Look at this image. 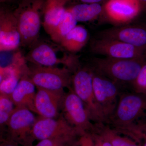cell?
<instances>
[{"mask_svg": "<svg viewBox=\"0 0 146 146\" xmlns=\"http://www.w3.org/2000/svg\"><path fill=\"white\" fill-rule=\"evenodd\" d=\"M45 2V0H22L13 11L22 46L31 47L38 41Z\"/></svg>", "mask_w": 146, "mask_h": 146, "instance_id": "cell-1", "label": "cell"}, {"mask_svg": "<svg viewBox=\"0 0 146 146\" xmlns=\"http://www.w3.org/2000/svg\"><path fill=\"white\" fill-rule=\"evenodd\" d=\"M146 115V95L133 91L121 94L108 123L119 131L133 125Z\"/></svg>", "mask_w": 146, "mask_h": 146, "instance_id": "cell-2", "label": "cell"}, {"mask_svg": "<svg viewBox=\"0 0 146 146\" xmlns=\"http://www.w3.org/2000/svg\"><path fill=\"white\" fill-rule=\"evenodd\" d=\"M142 59L96 58L94 65L99 74L116 83H130L136 79L145 63Z\"/></svg>", "mask_w": 146, "mask_h": 146, "instance_id": "cell-3", "label": "cell"}, {"mask_svg": "<svg viewBox=\"0 0 146 146\" xmlns=\"http://www.w3.org/2000/svg\"><path fill=\"white\" fill-rule=\"evenodd\" d=\"M72 88L85 105L92 121L94 123H107L94 95L91 70L85 68L76 69L72 75Z\"/></svg>", "mask_w": 146, "mask_h": 146, "instance_id": "cell-4", "label": "cell"}, {"mask_svg": "<svg viewBox=\"0 0 146 146\" xmlns=\"http://www.w3.org/2000/svg\"><path fill=\"white\" fill-rule=\"evenodd\" d=\"M28 76L37 88L64 91L72 88L71 70L67 67H46L33 65L28 67Z\"/></svg>", "mask_w": 146, "mask_h": 146, "instance_id": "cell-5", "label": "cell"}, {"mask_svg": "<svg viewBox=\"0 0 146 146\" xmlns=\"http://www.w3.org/2000/svg\"><path fill=\"white\" fill-rule=\"evenodd\" d=\"M61 110L63 117L76 129L79 136L94 131L95 124L91 122L85 105L72 88L64 95Z\"/></svg>", "mask_w": 146, "mask_h": 146, "instance_id": "cell-6", "label": "cell"}, {"mask_svg": "<svg viewBox=\"0 0 146 146\" xmlns=\"http://www.w3.org/2000/svg\"><path fill=\"white\" fill-rule=\"evenodd\" d=\"M25 106H15L6 127L9 138L23 146H33L31 133L36 118Z\"/></svg>", "mask_w": 146, "mask_h": 146, "instance_id": "cell-7", "label": "cell"}, {"mask_svg": "<svg viewBox=\"0 0 146 146\" xmlns=\"http://www.w3.org/2000/svg\"><path fill=\"white\" fill-rule=\"evenodd\" d=\"M33 143L49 138L68 137L77 139V131L65 120L62 115L57 118H36L31 133Z\"/></svg>", "mask_w": 146, "mask_h": 146, "instance_id": "cell-8", "label": "cell"}, {"mask_svg": "<svg viewBox=\"0 0 146 146\" xmlns=\"http://www.w3.org/2000/svg\"><path fill=\"white\" fill-rule=\"evenodd\" d=\"M29 51L25 58L33 65L56 67L58 64H63L65 67L72 70L76 67V60L73 56L66 55L60 57L57 53L58 48L46 42H37L32 45Z\"/></svg>", "mask_w": 146, "mask_h": 146, "instance_id": "cell-9", "label": "cell"}, {"mask_svg": "<svg viewBox=\"0 0 146 146\" xmlns=\"http://www.w3.org/2000/svg\"><path fill=\"white\" fill-rule=\"evenodd\" d=\"M93 86L97 102L108 123L115 111L119 98L117 84L92 72Z\"/></svg>", "mask_w": 146, "mask_h": 146, "instance_id": "cell-10", "label": "cell"}, {"mask_svg": "<svg viewBox=\"0 0 146 146\" xmlns=\"http://www.w3.org/2000/svg\"><path fill=\"white\" fill-rule=\"evenodd\" d=\"M91 49L96 53L116 59L145 58L146 50L117 40L101 38L94 41Z\"/></svg>", "mask_w": 146, "mask_h": 146, "instance_id": "cell-11", "label": "cell"}, {"mask_svg": "<svg viewBox=\"0 0 146 146\" xmlns=\"http://www.w3.org/2000/svg\"><path fill=\"white\" fill-rule=\"evenodd\" d=\"M21 40L13 11L8 9H0V51H9L18 48Z\"/></svg>", "mask_w": 146, "mask_h": 146, "instance_id": "cell-12", "label": "cell"}, {"mask_svg": "<svg viewBox=\"0 0 146 146\" xmlns=\"http://www.w3.org/2000/svg\"><path fill=\"white\" fill-rule=\"evenodd\" d=\"M35 98L34 112L39 117L46 118H57L60 117L64 91H51L37 88Z\"/></svg>", "mask_w": 146, "mask_h": 146, "instance_id": "cell-13", "label": "cell"}, {"mask_svg": "<svg viewBox=\"0 0 146 146\" xmlns=\"http://www.w3.org/2000/svg\"><path fill=\"white\" fill-rule=\"evenodd\" d=\"M106 15L110 21L118 24L133 21L141 11L138 0H108L104 6Z\"/></svg>", "mask_w": 146, "mask_h": 146, "instance_id": "cell-14", "label": "cell"}, {"mask_svg": "<svg viewBox=\"0 0 146 146\" xmlns=\"http://www.w3.org/2000/svg\"><path fill=\"white\" fill-rule=\"evenodd\" d=\"M101 38L117 40L146 50V30L140 27L112 28L102 32Z\"/></svg>", "mask_w": 146, "mask_h": 146, "instance_id": "cell-15", "label": "cell"}, {"mask_svg": "<svg viewBox=\"0 0 146 146\" xmlns=\"http://www.w3.org/2000/svg\"><path fill=\"white\" fill-rule=\"evenodd\" d=\"M35 87L27 73L22 76L16 88L9 96L14 106H25L34 112Z\"/></svg>", "mask_w": 146, "mask_h": 146, "instance_id": "cell-16", "label": "cell"}, {"mask_svg": "<svg viewBox=\"0 0 146 146\" xmlns=\"http://www.w3.org/2000/svg\"><path fill=\"white\" fill-rule=\"evenodd\" d=\"M68 0H45L42 25L49 35L62 18L67 8Z\"/></svg>", "mask_w": 146, "mask_h": 146, "instance_id": "cell-17", "label": "cell"}, {"mask_svg": "<svg viewBox=\"0 0 146 146\" xmlns=\"http://www.w3.org/2000/svg\"><path fill=\"white\" fill-rule=\"evenodd\" d=\"M89 39L88 31L81 25H76L63 38L60 43L65 50L72 53L79 52Z\"/></svg>", "mask_w": 146, "mask_h": 146, "instance_id": "cell-18", "label": "cell"}, {"mask_svg": "<svg viewBox=\"0 0 146 146\" xmlns=\"http://www.w3.org/2000/svg\"><path fill=\"white\" fill-rule=\"evenodd\" d=\"M94 124V133L108 141L112 146H141L131 138L121 136L118 131L106 125L104 123Z\"/></svg>", "mask_w": 146, "mask_h": 146, "instance_id": "cell-19", "label": "cell"}, {"mask_svg": "<svg viewBox=\"0 0 146 146\" xmlns=\"http://www.w3.org/2000/svg\"><path fill=\"white\" fill-rule=\"evenodd\" d=\"M78 22H89L98 18L102 11L99 3H83L76 5L67 9Z\"/></svg>", "mask_w": 146, "mask_h": 146, "instance_id": "cell-20", "label": "cell"}, {"mask_svg": "<svg viewBox=\"0 0 146 146\" xmlns=\"http://www.w3.org/2000/svg\"><path fill=\"white\" fill-rule=\"evenodd\" d=\"M78 21L67 9L57 25L49 35L54 42L60 44L67 34L77 25Z\"/></svg>", "mask_w": 146, "mask_h": 146, "instance_id": "cell-21", "label": "cell"}, {"mask_svg": "<svg viewBox=\"0 0 146 146\" xmlns=\"http://www.w3.org/2000/svg\"><path fill=\"white\" fill-rule=\"evenodd\" d=\"M137 142L141 146H146V122L139 121L129 127L119 131Z\"/></svg>", "mask_w": 146, "mask_h": 146, "instance_id": "cell-22", "label": "cell"}, {"mask_svg": "<svg viewBox=\"0 0 146 146\" xmlns=\"http://www.w3.org/2000/svg\"><path fill=\"white\" fill-rule=\"evenodd\" d=\"M13 102L9 96L1 94L0 95V126L1 129L6 127L9 118L13 112Z\"/></svg>", "mask_w": 146, "mask_h": 146, "instance_id": "cell-23", "label": "cell"}, {"mask_svg": "<svg viewBox=\"0 0 146 146\" xmlns=\"http://www.w3.org/2000/svg\"><path fill=\"white\" fill-rule=\"evenodd\" d=\"M77 139L68 137L49 138L39 141L33 146H64L68 144H74Z\"/></svg>", "mask_w": 146, "mask_h": 146, "instance_id": "cell-24", "label": "cell"}, {"mask_svg": "<svg viewBox=\"0 0 146 146\" xmlns=\"http://www.w3.org/2000/svg\"><path fill=\"white\" fill-rule=\"evenodd\" d=\"M134 92L146 95V63L132 84Z\"/></svg>", "mask_w": 146, "mask_h": 146, "instance_id": "cell-25", "label": "cell"}, {"mask_svg": "<svg viewBox=\"0 0 146 146\" xmlns=\"http://www.w3.org/2000/svg\"><path fill=\"white\" fill-rule=\"evenodd\" d=\"M74 146H98L93 132H86L78 136Z\"/></svg>", "mask_w": 146, "mask_h": 146, "instance_id": "cell-26", "label": "cell"}, {"mask_svg": "<svg viewBox=\"0 0 146 146\" xmlns=\"http://www.w3.org/2000/svg\"><path fill=\"white\" fill-rule=\"evenodd\" d=\"M19 144L9 138H1L0 146H19Z\"/></svg>", "mask_w": 146, "mask_h": 146, "instance_id": "cell-27", "label": "cell"}, {"mask_svg": "<svg viewBox=\"0 0 146 146\" xmlns=\"http://www.w3.org/2000/svg\"><path fill=\"white\" fill-rule=\"evenodd\" d=\"M96 138L98 146H112L108 141L100 137L96 133H94Z\"/></svg>", "mask_w": 146, "mask_h": 146, "instance_id": "cell-28", "label": "cell"}, {"mask_svg": "<svg viewBox=\"0 0 146 146\" xmlns=\"http://www.w3.org/2000/svg\"><path fill=\"white\" fill-rule=\"evenodd\" d=\"M68 2L72 1H80L84 3H98L102 0H68Z\"/></svg>", "mask_w": 146, "mask_h": 146, "instance_id": "cell-29", "label": "cell"}, {"mask_svg": "<svg viewBox=\"0 0 146 146\" xmlns=\"http://www.w3.org/2000/svg\"><path fill=\"white\" fill-rule=\"evenodd\" d=\"M139 2L141 3H146V0H138Z\"/></svg>", "mask_w": 146, "mask_h": 146, "instance_id": "cell-30", "label": "cell"}, {"mask_svg": "<svg viewBox=\"0 0 146 146\" xmlns=\"http://www.w3.org/2000/svg\"><path fill=\"white\" fill-rule=\"evenodd\" d=\"M74 144H68V145H66L64 146H73L74 145Z\"/></svg>", "mask_w": 146, "mask_h": 146, "instance_id": "cell-31", "label": "cell"}, {"mask_svg": "<svg viewBox=\"0 0 146 146\" xmlns=\"http://www.w3.org/2000/svg\"><path fill=\"white\" fill-rule=\"evenodd\" d=\"M142 121H144L146 122V115L145 117L144 118V119H143L142 120Z\"/></svg>", "mask_w": 146, "mask_h": 146, "instance_id": "cell-32", "label": "cell"}, {"mask_svg": "<svg viewBox=\"0 0 146 146\" xmlns=\"http://www.w3.org/2000/svg\"><path fill=\"white\" fill-rule=\"evenodd\" d=\"M73 146H74V145H73Z\"/></svg>", "mask_w": 146, "mask_h": 146, "instance_id": "cell-33", "label": "cell"}]
</instances>
